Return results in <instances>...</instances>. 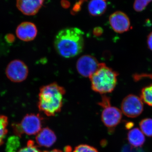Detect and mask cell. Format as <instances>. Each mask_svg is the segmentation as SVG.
I'll return each instance as SVG.
<instances>
[{"instance_id": "cell-1", "label": "cell", "mask_w": 152, "mask_h": 152, "mask_svg": "<svg viewBox=\"0 0 152 152\" xmlns=\"http://www.w3.org/2000/svg\"><path fill=\"white\" fill-rule=\"evenodd\" d=\"M83 32L76 27L67 28L60 31L55 37L56 51L63 58H73L80 54L84 48Z\"/></svg>"}, {"instance_id": "cell-2", "label": "cell", "mask_w": 152, "mask_h": 152, "mask_svg": "<svg viewBox=\"0 0 152 152\" xmlns=\"http://www.w3.org/2000/svg\"><path fill=\"white\" fill-rule=\"evenodd\" d=\"M65 93L64 88L56 83L41 87L38 103L39 110L48 116H55L61 110Z\"/></svg>"}, {"instance_id": "cell-3", "label": "cell", "mask_w": 152, "mask_h": 152, "mask_svg": "<svg viewBox=\"0 0 152 152\" xmlns=\"http://www.w3.org/2000/svg\"><path fill=\"white\" fill-rule=\"evenodd\" d=\"M118 74L104 63H100L94 73L89 78L92 89L99 94L111 93L115 88Z\"/></svg>"}, {"instance_id": "cell-4", "label": "cell", "mask_w": 152, "mask_h": 152, "mask_svg": "<svg viewBox=\"0 0 152 152\" xmlns=\"http://www.w3.org/2000/svg\"><path fill=\"white\" fill-rule=\"evenodd\" d=\"M42 120L39 114H27L20 123L12 125L14 133L19 137L23 134L28 135L37 134L42 130Z\"/></svg>"}, {"instance_id": "cell-5", "label": "cell", "mask_w": 152, "mask_h": 152, "mask_svg": "<svg viewBox=\"0 0 152 152\" xmlns=\"http://www.w3.org/2000/svg\"><path fill=\"white\" fill-rule=\"evenodd\" d=\"M99 104L104 108L102 114V121L112 132L121 122L122 118V112L118 108L111 106L110 99L105 96L103 97Z\"/></svg>"}, {"instance_id": "cell-6", "label": "cell", "mask_w": 152, "mask_h": 152, "mask_svg": "<svg viewBox=\"0 0 152 152\" xmlns=\"http://www.w3.org/2000/svg\"><path fill=\"white\" fill-rule=\"evenodd\" d=\"M143 101L141 98L136 95H128L123 99L121 110L127 117L134 118L139 116L143 111Z\"/></svg>"}, {"instance_id": "cell-7", "label": "cell", "mask_w": 152, "mask_h": 152, "mask_svg": "<svg viewBox=\"0 0 152 152\" xmlns=\"http://www.w3.org/2000/svg\"><path fill=\"white\" fill-rule=\"evenodd\" d=\"M6 73L11 81L20 83L27 78L28 69L26 65L22 61L15 60L8 65L6 68Z\"/></svg>"}, {"instance_id": "cell-8", "label": "cell", "mask_w": 152, "mask_h": 152, "mask_svg": "<svg viewBox=\"0 0 152 152\" xmlns=\"http://www.w3.org/2000/svg\"><path fill=\"white\" fill-rule=\"evenodd\" d=\"M95 57L90 55H85L80 57L76 63V69L80 75L85 77L90 78L99 66Z\"/></svg>"}, {"instance_id": "cell-9", "label": "cell", "mask_w": 152, "mask_h": 152, "mask_svg": "<svg viewBox=\"0 0 152 152\" xmlns=\"http://www.w3.org/2000/svg\"><path fill=\"white\" fill-rule=\"evenodd\" d=\"M109 23L114 31L122 34L127 31L131 28V23L128 16L121 11H117L109 18Z\"/></svg>"}, {"instance_id": "cell-10", "label": "cell", "mask_w": 152, "mask_h": 152, "mask_svg": "<svg viewBox=\"0 0 152 152\" xmlns=\"http://www.w3.org/2000/svg\"><path fill=\"white\" fill-rule=\"evenodd\" d=\"M45 0H16L17 8L26 15H36L42 7Z\"/></svg>"}, {"instance_id": "cell-11", "label": "cell", "mask_w": 152, "mask_h": 152, "mask_svg": "<svg viewBox=\"0 0 152 152\" xmlns=\"http://www.w3.org/2000/svg\"><path fill=\"white\" fill-rule=\"evenodd\" d=\"M37 33L36 25L30 22H23L18 26L16 31L18 37L24 42H30L34 39Z\"/></svg>"}, {"instance_id": "cell-12", "label": "cell", "mask_w": 152, "mask_h": 152, "mask_svg": "<svg viewBox=\"0 0 152 152\" xmlns=\"http://www.w3.org/2000/svg\"><path fill=\"white\" fill-rule=\"evenodd\" d=\"M36 140L37 143L39 145L49 148L56 142L57 137L53 131L46 127L41 130L38 133Z\"/></svg>"}, {"instance_id": "cell-13", "label": "cell", "mask_w": 152, "mask_h": 152, "mask_svg": "<svg viewBox=\"0 0 152 152\" xmlns=\"http://www.w3.org/2000/svg\"><path fill=\"white\" fill-rule=\"evenodd\" d=\"M127 138L131 145L135 148H140L145 141L143 133L137 128H134L129 132Z\"/></svg>"}, {"instance_id": "cell-14", "label": "cell", "mask_w": 152, "mask_h": 152, "mask_svg": "<svg viewBox=\"0 0 152 152\" xmlns=\"http://www.w3.org/2000/svg\"><path fill=\"white\" fill-rule=\"evenodd\" d=\"M107 7L105 0H91L88 5V10L91 15L99 16L104 13Z\"/></svg>"}, {"instance_id": "cell-15", "label": "cell", "mask_w": 152, "mask_h": 152, "mask_svg": "<svg viewBox=\"0 0 152 152\" xmlns=\"http://www.w3.org/2000/svg\"><path fill=\"white\" fill-rule=\"evenodd\" d=\"M8 118L3 115H0V146L4 143V140L8 133Z\"/></svg>"}, {"instance_id": "cell-16", "label": "cell", "mask_w": 152, "mask_h": 152, "mask_svg": "<svg viewBox=\"0 0 152 152\" xmlns=\"http://www.w3.org/2000/svg\"><path fill=\"white\" fill-rule=\"evenodd\" d=\"M20 139L18 136H12L9 138L6 146L7 152H18L20 146Z\"/></svg>"}, {"instance_id": "cell-17", "label": "cell", "mask_w": 152, "mask_h": 152, "mask_svg": "<svg viewBox=\"0 0 152 152\" xmlns=\"http://www.w3.org/2000/svg\"><path fill=\"white\" fill-rule=\"evenodd\" d=\"M140 98L148 105L152 107V84L145 87L142 89Z\"/></svg>"}, {"instance_id": "cell-18", "label": "cell", "mask_w": 152, "mask_h": 152, "mask_svg": "<svg viewBox=\"0 0 152 152\" xmlns=\"http://www.w3.org/2000/svg\"><path fill=\"white\" fill-rule=\"evenodd\" d=\"M140 128L144 134L152 137V119L148 118L142 120L140 123Z\"/></svg>"}, {"instance_id": "cell-19", "label": "cell", "mask_w": 152, "mask_h": 152, "mask_svg": "<svg viewBox=\"0 0 152 152\" xmlns=\"http://www.w3.org/2000/svg\"><path fill=\"white\" fill-rule=\"evenodd\" d=\"M152 0H135L134 4V10L138 12L143 11Z\"/></svg>"}, {"instance_id": "cell-20", "label": "cell", "mask_w": 152, "mask_h": 152, "mask_svg": "<svg viewBox=\"0 0 152 152\" xmlns=\"http://www.w3.org/2000/svg\"><path fill=\"white\" fill-rule=\"evenodd\" d=\"M73 152H99L96 149L87 145H80L75 148Z\"/></svg>"}, {"instance_id": "cell-21", "label": "cell", "mask_w": 152, "mask_h": 152, "mask_svg": "<svg viewBox=\"0 0 152 152\" xmlns=\"http://www.w3.org/2000/svg\"><path fill=\"white\" fill-rule=\"evenodd\" d=\"M18 152H42L38 149L34 145V143L31 140L29 141L26 147L19 150Z\"/></svg>"}, {"instance_id": "cell-22", "label": "cell", "mask_w": 152, "mask_h": 152, "mask_svg": "<svg viewBox=\"0 0 152 152\" xmlns=\"http://www.w3.org/2000/svg\"><path fill=\"white\" fill-rule=\"evenodd\" d=\"M121 152H145L140 148H135L130 145H126L124 146Z\"/></svg>"}, {"instance_id": "cell-23", "label": "cell", "mask_w": 152, "mask_h": 152, "mask_svg": "<svg viewBox=\"0 0 152 152\" xmlns=\"http://www.w3.org/2000/svg\"><path fill=\"white\" fill-rule=\"evenodd\" d=\"M5 39L7 42L10 44L12 43L15 40V36L12 34H9L6 35Z\"/></svg>"}, {"instance_id": "cell-24", "label": "cell", "mask_w": 152, "mask_h": 152, "mask_svg": "<svg viewBox=\"0 0 152 152\" xmlns=\"http://www.w3.org/2000/svg\"><path fill=\"white\" fill-rule=\"evenodd\" d=\"M147 44L149 48L152 50V32L150 33L147 38Z\"/></svg>"}, {"instance_id": "cell-25", "label": "cell", "mask_w": 152, "mask_h": 152, "mask_svg": "<svg viewBox=\"0 0 152 152\" xmlns=\"http://www.w3.org/2000/svg\"><path fill=\"white\" fill-rule=\"evenodd\" d=\"M83 0H81V1H80L78 2L74 6L73 9V11H74V12H77L80 11L79 10L81 9V5L83 3Z\"/></svg>"}, {"instance_id": "cell-26", "label": "cell", "mask_w": 152, "mask_h": 152, "mask_svg": "<svg viewBox=\"0 0 152 152\" xmlns=\"http://www.w3.org/2000/svg\"><path fill=\"white\" fill-rule=\"evenodd\" d=\"M103 30L100 27H97L95 28L94 30V34L95 35L99 36L101 35L102 33Z\"/></svg>"}, {"instance_id": "cell-27", "label": "cell", "mask_w": 152, "mask_h": 152, "mask_svg": "<svg viewBox=\"0 0 152 152\" xmlns=\"http://www.w3.org/2000/svg\"><path fill=\"white\" fill-rule=\"evenodd\" d=\"M61 5L64 8H67L70 6V3L66 0H63L61 1Z\"/></svg>"}, {"instance_id": "cell-28", "label": "cell", "mask_w": 152, "mask_h": 152, "mask_svg": "<svg viewBox=\"0 0 152 152\" xmlns=\"http://www.w3.org/2000/svg\"><path fill=\"white\" fill-rule=\"evenodd\" d=\"M43 152H63L62 151H60L59 150L55 149L52 150L51 151H44Z\"/></svg>"}]
</instances>
